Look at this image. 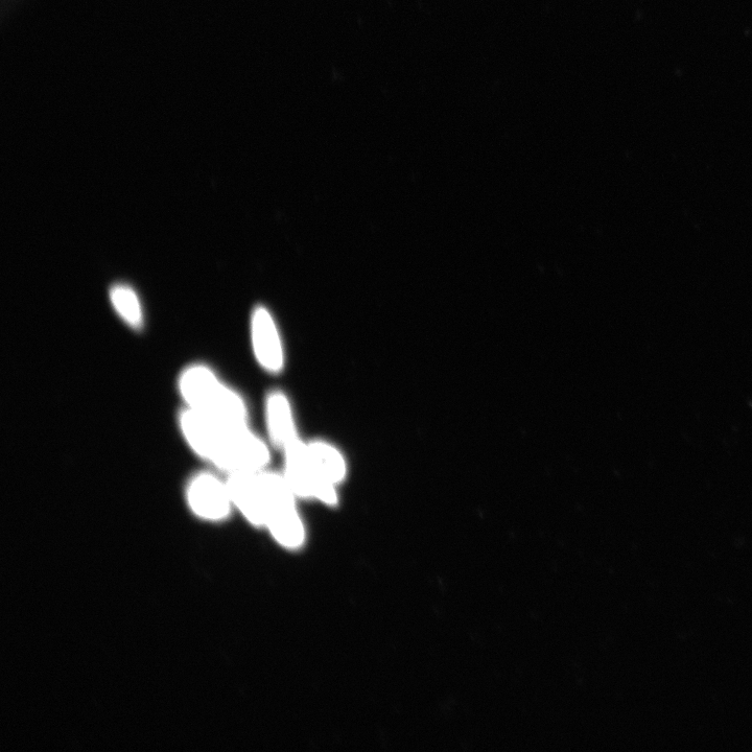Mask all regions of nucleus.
I'll return each instance as SVG.
<instances>
[{"label":"nucleus","instance_id":"f257e3e1","mask_svg":"<svg viewBox=\"0 0 752 752\" xmlns=\"http://www.w3.org/2000/svg\"><path fill=\"white\" fill-rule=\"evenodd\" d=\"M178 423L191 450L226 475L267 470L268 445L248 426L224 425L187 408L180 412Z\"/></svg>","mask_w":752,"mask_h":752},{"label":"nucleus","instance_id":"f03ea898","mask_svg":"<svg viewBox=\"0 0 752 752\" xmlns=\"http://www.w3.org/2000/svg\"><path fill=\"white\" fill-rule=\"evenodd\" d=\"M179 394L185 404L205 417L229 426H248V408L244 398L224 384L208 366L194 364L179 375Z\"/></svg>","mask_w":752,"mask_h":752},{"label":"nucleus","instance_id":"7ed1b4c3","mask_svg":"<svg viewBox=\"0 0 752 752\" xmlns=\"http://www.w3.org/2000/svg\"><path fill=\"white\" fill-rule=\"evenodd\" d=\"M266 524L276 542L287 549H299L305 542V528L297 507V496L284 474L264 470Z\"/></svg>","mask_w":752,"mask_h":752},{"label":"nucleus","instance_id":"20e7f679","mask_svg":"<svg viewBox=\"0 0 752 752\" xmlns=\"http://www.w3.org/2000/svg\"><path fill=\"white\" fill-rule=\"evenodd\" d=\"M282 453L285 459L284 476L298 499L316 500L329 507L338 505V487L319 475L307 443L299 437L287 445Z\"/></svg>","mask_w":752,"mask_h":752},{"label":"nucleus","instance_id":"39448f33","mask_svg":"<svg viewBox=\"0 0 752 752\" xmlns=\"http://www.w3.org/2000/svg\"><path fill=\"white\" fill-rule=\"evenodd\" d=\"M185 498L193 513L209 522L228 519L234 509L227 480L209 472L199 473L188 481Z\"/></svg>","mask_w":752,"mask_h":752},{"label":"nucleus","instance_id":"423d86ee","mask_svg":"<svg viewBox=\"0 0 752 752\" xmlns=\"http://www.w3.org/2000/svg\"><path fill=\"white\" fill-rule=\"evenodd\" d=\"M251 340L255 359L265 371L279 374L285 368V350L278 328L269 311L255 309L251 320Z\"/></svg>","mask_w":752,"mask_h":752},{"label":"nucleus","instance_id":"0eeeda50","mask_svg":"<svg viewBox=\"0 0 752 752\" xmlns=\"http://www.w3.org/2000/svg\"><path fill=\"white\" fill-rule=\"evenodd\" d=\"M261 473H234L226 478L233 508L258 528H263L266 524V501Z\"/></svg>","mask_w":752,"mask_h":752},{"label":"nucleus","instance_id":"6e6552de","mask_svg":"<svg viewBox=\"0 0 752 752\" xmlns=\"http://www.w3.org/2000/svg\"><path fill=\"white\" fill-rule=\"evenodd\" d=\"M266 425L271 443L279 450L299 438L293 408L285 392H270L265 405Z\"/></svg>","mask_w":752,"mask_h":752},{"label":"nucleus","instance_id":"1a4fd4ad","mask_svg":"<svg viewBox=\"0 0 752 752\" xmlns=\"http://www.w3.org/2000/svg\"><path fill=\"white\" fill-rule=\"evenodd\" d=\"M310 457L319 475L328 483L340 486L347 478L348 466L335 445L324 440L307 443Z\"/></svg>","mask_w":752,"mask_h":752},{"label":"nucleus","instance_id":"9d476101","mask_svg":"<svg viewBox=\"0 0 752 752\" xmlns=\"http://www.w3.org/2000/svg\"><path fill=\"white\" fill-rule=\"evenodd\" d=\"M110 300L117 314L131 327L144 324L143 308L135 291L127 285H115L110 289Z\"/></svg>","mask_w":752,"mask_h":752}]
</instances>
